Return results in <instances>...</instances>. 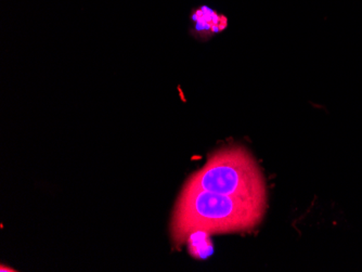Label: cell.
I'll use <instances>...</instances> for the list:
<instances>
[{
  "label": "cell",
  "instance_id": "6da1fadb",
  "mask_svg": "<svg viewBox=\"0 0 362 272\" xmlns=\"http://www.w3.org/2000/svg\"><path fill=\"white\" fill-rule=\"evenodd\" d=\"M266 210V205L184 186L173 212V241L185 244L197 231L209 235L250 231L262 223Z\"/></svg>",
  "mask_w": 362,
  "mask_h": 272
},
{
  "label": "cell",
  "instance_id": "3957f363",
  "mask_svg": "<svg viewBox=\"0 0 362 272\" xmlns=\"http://www.w3.org/2000/svg\"><path fill=\"white\" fill-rule=\"evenodd\" d=\"M190 20L192 22L191 34L194 37L203 40H209L214 35L221 33L227 28L229 23L227 16L207 5L192 8Z\"/></svg>",
  "mask_w": 362,
  "mask_h": 272
},
{
  "label": "cell",
  "instance_id": "7a4b0ae2",
  "mask_svg": "<svg viewBox=\"0 0 362 272\" xmlns=\"http://www.w3.org/2000/svg\"><path fill=\"white\" fill-rule=\"evenodd\" d=\"M185 187L235 196L267 206V184L254 156L241 146L223 148L209 156Z\"/></svg>",
  "mask_w": 362,
  "mask_h": 272
},
{
  "label": "cell",
  "instance_id": "277c9868",
  "mask_svg": "<svg viewBox=\"0 0 362 272\" xmlns=\"http://www.w3.org/2000/svg\"><path fill=\"white\" fill-rule=\"evenodd\" d=\"M209 233L197 231L192 233L187 240L190 247V253L199 259H205L211 251V242L209 241Z\"/></svg>",
  "mask_w": 362,
  "mask_h": 272
}]
</instances>
